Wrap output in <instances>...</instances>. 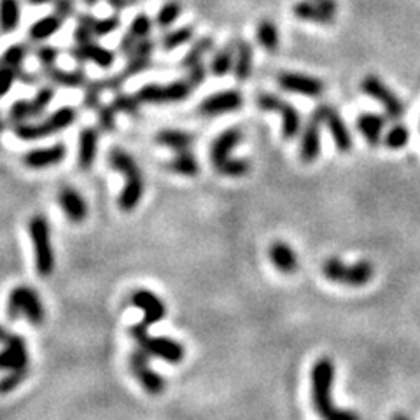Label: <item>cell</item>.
<instances>
[{
    "label": "cell",
    "mask_w": 420,
    "mask_h": 420,
    "mask_svg": "<svg viewBox=\"0 0 420 420\" xmlns=\"http://www.w3.org/2000/svg\"><path fill=\"white\" fill-rule=\"evenodd\" d=\"M312 403L322 420H361L356 412L336 408L331 398L335 382V365L329 358H321L312 366Z\"/></svg>",
    "instance_id": "1"
},
{
    "label": "cell",
    "mask_w": 420,
    "mask_h": 420,
    "mask_svg": "<svg viewBox=\"0 0 420 420\" xmlns=\"http://www.w3.org/2000/svg\"><path fill=\"white\" fill-rule=\"evenodd\" d=\"M109 163L118 172H121L125 175V186H123V191L118 200L119 209L123 212H132L140 203L142 196H144V177H142V172H140L135 159L119 148L111 149V152H109Z\"/></svg>",
    "instance_id": "2"
},
{
    "label": "cell",
    "mask_w": 420,
    "mask_h": 420,
    "mask_svg": "<svg viewBox=\"0 0 420 420\" xmlns=\"http://www.w3.org/2000/svg\"><path fill=\"white\" fill-rule=\"evenodd\" d=\"M242 139L240 128L225 130L218 139L212 142L210 148V161L219 173L226 177H242L249 172V163L245 159H233L229 158V152Z\"/></svg>",
    "instance_id": "3"
},
{
    "label": "cell",
    "mask_w": 420,
    "mask_h": 420,
    "mask_svg": "<svg viewBox=\"0 0 420 420\" xmlns=\"http://www.w3.org/2000/svg\"><path fill=\"white\" fill-rule=\"evenodd\" d=\"M6 312L11 321H18L23 317L35 328L44 324L46 319L44 303L39 298L37 291L30 286H18L9 292Z\"/></svg>",
    "instance_id": "4"
},
{
    "label": "cell",
    "mask_w": 420,
    "mask_h": 420,
    "mask_svg": "<svg viewBox=\"0 0 420 420\" xmlns=\"http://www.w3.org/2000/svg\"><path fill=\"white\" fill-rule=\"evenodd\" d=\"M130 336L135 340L139 349L148 352L149 356L170 362V365H179L184 359V347L177 340L168 338V336H151L148 333V326L142 322L130 328Z\"/></svg>",
    "instance_id": "5"
},
{
    "label": "cell",
    "mask_w": 420,
    "mask_h": 420,
    "mask_svg": "<svg viewBox=\"0 0 420 420\" xmlns=\"http://www.w3.org/2000/svg\"><path fill=\"white\" fill-rule=\"evenodd\" d=\"M28 233L33 245L35 270L41 277H49L55 272V252L51 245V229L46 216H33L28 221Z\"/></svg>",
    "instance_id": "6"
},
{
    "label": "cell",
    "mask_w": 420,
    "mask_h": 420,
    "mask_svg": "<svg viewBox=\"0 0 420 420\" xmlns=\"http://www.w3.org/2000/svg\"><path fill=\"white\" fill-rule=\"evenodd\" d=\"M322 273L328 280L335 284L350 286V288H361L373 279V265L369 261H358L354 265H345L336 258L326 259L322 265Z\"/></svg>",
    "instance_id": "7"
},
{
    "label": "cell",
    "mask_w": 420,
    "mask_h": 420,
    "mask_svg": "<svg viewBox=\"0 0 420 420\" xmlns=\"http://www.w3.org/2000/svg\"><path fill=\"white\" fill-rule=\"evenodd\" d=\"M78 119V111L74 107H62L53 112L46 121L32 125V123H18L15 126V135L21 140H37L49 137L53 133L63 132Z\"/></svg>",
    "instance_id": "8"
},
{
    "label": "cell",
    "mask_w": 420,
    "mask_h": 420,
    "mask_svg": "<svg viewBox=\"0 0 420 420\" xmlns=\"http://www.w3.org/2000/svg\"><path fill=\"white\" fill-rule=\"evenodd\" d=\"M0 371H15V369L30 368L28 345L25 338L0 326Z\"/></svg>",
    "instance_id": "9"
},
{
    "label": "cell",
    "mask_w": 420,
    "mask_h": 420,
    "mask_svg": "<svg viewBox=\"0 0 420 420\" xmlns=\"http://www.w3.org/2000/svg\"><path fill=\"white\" fill-rule=\"evenodd\" d=\"M258 105L263 111H272L280 114V118H282V137L284 139H295L298 135L299 128H301V118H299V112L292 107L291 103L275 95H270V93H263V95L258 96Z\"/></svg>",
    "instance_id": "10"
},
{
    "label": "cell",
    "mask_w": 420,
    "mask_h": 420,
    "mask_svg": "<svg viewBox=\"0 0 420 420\" xmlns=\"http://www.w3.org/2000/svg\"><path fill=\"white\" fill-rule=\"evenodd\" d=\"M130 369L148 394L159 396L165 391V380L149 366V354L142 349L133 350L130 354Z\"/></svg>",
    "instance_id": "11"
},
{
    "label": "cell",
    "mask_w": 420,
    "mask_h": 420,
    "mask_svg": "<svg viewBox=\"0 0 420 420\" xmlns=\"http://www.w3.org/2000/svg\"><path fill=\"white\" fill-rule=\"evenodd\" d=\"M310 118H313L315 121L321 123V125L322 123L328 125L329 133H331V137H333V142H335V146L338 151L347 152L352 149V135H350L349 128H347V125H345V121L342 119V116H340L335 109L329 107V105H326V103H322V105H319V107L312 112Z\"/></svg>",
    "instance_id": "12"
},
{
    "label": "cell",
    "mask_w": 420,
    "mask_h": 420,
    "mask_svg": "<svg viewBox=\"0 0 420 420\" xmlns=\"http://www.w3.org/2000/svg\"><path fill=\"white\" fill-rule=\"evenodd\" d=\"M361 89L369 95L371 98H375L376 102H380L387 112L389 118L392 119H401L405 114V105L401 103V100L391 91V89L385 86V82L382 79H378L376 76H368V78L362 79Z\"/></svg>",
    "instance_id": "13"
},
{
    "label": "cell",
    "mask_w": 420,
    "mask_h": 420,
    "mask_svg": "<svg viewBox=\"0 0 420 420\" xmlns=\"http://www.w3.org/2000/svg\"><path fill=\"white\" fill-rule=\"evenodd\" d=\"M130 303H132L135 308L144 312V321H142V324H146L148 328L158 324L166 315L165 303H163L161 298H158L155 292L149 291V289H137V291H133Z\"/></svg>",
    "instance_id": "14"
},
{
    "label": "cell",
    "mask_w": 420,
    "mask_h": 420,
    "mask_svg": "<svg viewBox=\"0 0 420 420\" xmlns=\"http://www.w3.org/2000/svg\"><path fill=\"white\" fill-rule=\"evenodd\" d=\"M243 98L235 89H226V91L214 93V95L207 96L200 103V112L203 116H219L228 114V112L236 111L242 107Z\"/></svg>",
    "instance_id": "15"
},
{
    "label": "cell",
    "mask_w": 420,
    "mask_h": 420,
    "mask_svg": "<svg viewBox=\"0 0 420 420\" xmlns=\"http://www.w3.org/2000/svg\"><path fill=\"white\" fill-rule=\"evenodd\" d=\"M279 86L286 91L299 93L306 96H319L324 91V85L319 79L310 76L295 74V72H282L279 76Z\"/></svg>",
    "instance_id": "16"
},
{
    "label": "cell",
    "mask_w": 420,
    "mask_h": 420,
    "mask_svg": "<svg viewBox=\"0 0 420 420\" xmlns=\"http://www.w3.org/2000/svg\"><path fill=\"white\" fill-rule=\"evenodd\" d=\"M58 202L69 221L82 222L88 218V203L78 189L70 188V186L62 188L58 193Z\"/></svg>",
    "instance_id": "17"
},
{
    "label": "cell",
    "mask_w": 420,
    "mask_h": 420,
    "mask_svg": "<svg viewBox=\"0 0 420 420\" xmlns=\"http://www.w3.org/2000/svg\"><path fill=\"white\" fill-rule=\"evenodd\" d=\"M67 156V148L63 144L51 146V148L44 149H32V151L25 152L23 156V163H25L28 168L33 170H42L48 168V166L58 165L65 159Z\"/></svg>",
    "instance_id": "18"
},
{
    "label": "cell",
    "mask_w": 420,
    "mask_h": 420,
    "mask_svg": "<svg viewBox=\"0 0 420 420\" xmlns=\"http://www.w3.org/2000/svg\"><path fill=\"white\" fill-rule=\"evenodd\" d=\"M72 56L78 62H93L98 67H103V69H109L116 60L114 53L91 41L86 42V44H78V48L72 49Z\"/></svg>",
    "instance_id": "19"
},
{
    "label": "cell",
    "mask_w": 420,
    "mask_h": 420,
    "mask_svg": "<svg viewBox=\"0 0 420 420\" xmlns=\"http://www.w3.org/2000/svg\"><path fill=\"white\" fill-rule=\"evenodd\" d=\"M319 130H321V123L310 118L305 133H303L301 149H299L301 159L305 163L315 161L319 158V155H321V132Z\"/></svg>",
    "instance_id": "20"
},
{
    "label": "cell",
    "mask_w": 420,
    "mask_h": 420,
    "mask_svg": "<svg viewBox=\"0 0 420 420\" xmlns=\"http://www.w3.org/2000/svg\"><path fill=\"white\" fill-rule=\"evenodd\" d=\"M270 259L280 273H292L298 268V256L286 242H273L270 247Z\"/></svg>",
    "instance_id": "21"
},
{
    "label": "cell",
    "mask_w": 420,
    "mask_h": 420,
    "mask_svg": "<svg viewBox=\"0 0 420 420\" xmlns=\"http://www.w3.org/2000/svg\"><path fill=\"white\" fill-rule=\"evenodd\" d=\"M385 128V118L380 114L365 112L358 118V130L368 140L369 146H378L382 139V132Z\"/></svg>",
    "instance_id": "22"
},
{
    "label": "cell",
    "mask_w": 420,
    "mask_h": 420,
    "mask_svg": "<svg viewBox=\"0 0 420 420\" xmlns=\"http://www.w3.org/2000/svg\"><path fill=\"white\" fill-rule=\"evenodd\" d=\"M98 148V133L95 128H85L79 133V166L82 170L91 168Z\"/></svg>",
    "instance_id": "23"
},
{
    "label": "cell",
    "mask_w": 420,
    "mask_h": 420,
    "mask_svg": "<svg viewBox=\"0 0 420 420\" xmlns=\"http://www.w3.org/2000/svg\"><path fill=\"white\" fill-rule=\"evenodd\" d=\"M252 46L245 41H236L235 49V65H233V72L238 81H245L251 76L252 70Z\"/></svg>",
    "instance_id": "24"
},
{
    "label": "cell",
    "mask_w": 420,
    "mask_h": 420,
    "mask_svg": "<svg viewBox=\"0 0 420 420\" xmlns=\"http://www.w3.org/2000/svg\"><path fill=\"white\" fill-rule=\"evenodd\" d=\"M292 11H295L296 18L305 19V21L322 23V25H329V23H333V19H335V16L319 8L313 0H301V2H298V4L292 8Z\"/></svg>",
    "instance_id": "25"
},
{
    "label": "cell",
    "mask_w": 420,
    "mask_h": 420,
    "mask_svg": "<svg viewBox=\"0 0 420 420\" xmlns=\"http://www.w3.org/2000/svg\"><path fill=\"white\" fill-rule=\"evenodd\" d=\"M156 142L175 152L189 151L193 146V135L186 132H179V130H163L156 137Z\"/></svg>",
    "instance_id": "26"
},
{
    "label": "cell",
    "mask_w": 420,
    "mask_h": 420,
    "mask_svg": "<svg viewBox=\"0 0 420 420\" xmlns=\"http://www.w3.org/2000/svg\"><path fill=\"white\" fill-rule=\"evenodd\" d=\"M235 49H236V41L229 42L226 48H222L221 51L216 53V56L210 62V70L212 74L222 78V76L229 74V70L235 65Z\"/></svg>",
    "instance_id": "27"
},
{
    "label": "cell",
    "mask_w": 420,
    "mask_h": 420,
    "mask_svg": "<svg viewBox=\"0 0 420 420\" xmlns=\"http://www.w3.org/2000/svg\"><path fill=\"white\" fill-rule=\"evenodd\" d=\"M19 2L18 0H0V30L4 33L15 32L19 25Z\"/></svg>",
    "instance_id": "28"
},
{
    "label": "cell",
    "mask_w": 420,
    "mask_h": 420,
    "mask_svg": "<svg viewBox=\"0 0 420 420\" xmlns=\"http://www.w3.org/2000/svg\"><path fill=\"white\" fill-rule=\"evenodd\" d=\"M166 168L173 173L184 175V177H195L196 173L200 172V165L195 156L191 155V151L177 152V155L173 156L172 161L166 165Z\"/></svg>",
    "instance_id": "29"
},
{
    "label": "cell",
    "mask_w": 420,
    "mask_h": 420,
    "mask_svg": "<svg viewBox=\"0 0 420 420\" xmlns=\"http://www.w3.org/2000/svg\"><path fill=\"white\" fill-rule=\"evenodd\" d=\"M63 19L58 15L46 16V18L39 19L30 26V39L33 41H46L51 35H55L60 28H62Z\"/></svg>",
    "instance_id": "30"
},
{
    "label": "cell",
    "mask_w": 420,
    "mask_h": 420,
    "mask_svg": "<svg viewBox=\"0 0 420 420\" xmlns=\"http://www.w3.org/2000/svg\"><path fill=\"white\" fill-rule=\"evenodd\" d=\"M46 76L56 85L65 86V88H79L86 85V76L82 72H67V70L55 69V67H46Z\"/></svg>",
    "instance_id": "31"
},
{
    "label": "cell",
    "mask_w": 420,
    "mask_h": 420,
    "mask_svg": "<svg viewBox=\"0 0 420 420\" xmlns=\"http://www.w3.org/2000/svg\"><path fill=\"white\" fill-rule=\"evenodd\" d=\"M212 49H214V39L212 37L198 39V41L191 46V49L186 53V56L182 58V62H181V67L182 69L188 70L189 67H193V65H196L198 62H202L203 56H205L207 53L212 51Z\"/></svg>",
    "instance_id": "32"
},
{
    "label": "cell",
    "mask_w": 420,
    "mask_h": 420,
    "mask_svg": "<svg viewBox=\"0 0 420 420\" xmlns=\"http://www.w3.org/2000/svg\"><path fill=\"white\" fill-rule=\"evenodd\" d=\"M137 100L140 103H168V93H166V86L158 85V82H151L146 85L137 91Z\"/></svg>",
    "instance_id": "33"
},
{
    "label": "cell",
    "mask_w": 420,
    "mask_h": 420,
    "mask_svg": "<svg viewBox=\"0 0 420 420\" xmlns=\"http://www.w3.org/2000/svg\"><path fill=\"white\" fill-rule=\"evenodd\" d=\"M193 35H195V30H193V26H182V28L177 30H172V32H168L163 37L161 41V48L165 49V51H172V49L179 48V46L186 44V42H189L193 39Z\"/></svg>",
    "instance_id": "34"
},
{
    "label": "cell",
    "mask_w": 420,
    "mask_h": 420,
    "mask_svg": "<svg viewBox=\"0 0 420 420\" xmlns=\"http://www.w3.org/2000/svg\"><path fill=\"white\" fill-rule=\"evenodd\" d=\"M258 41L261 44V48H265L266 51H275L277 46H279V32H277V26L272 21L265 19L258 25Z\"/></svg>",
    "instance_id": "35"
},
{
    "label": "cell",
    "mask_w": 420,
    "mask_h": 420,
    "mask_svg": "<svg viewBox=\"0 0 420 420\" xmlns=\"http://www.w3.org/2000/svg\"><path fill=\"white\" fill-rule=\"evenodd\" d=\"M410 140V130L403 125L392 126L387 132L385 139H383V144L387 146L389 149H403Z\"/></svg>",
    "instance_id": "36"
},
{
    "label": "cell",
    "mask_w": 420,
    "mask_h": 420,
    "mask_svg": "<svg viewBox=\"0 0 420 420\" xmlns=\"http://www.w3.org/2000/svg\"><path fill=\"white\" fill-rule=\"evenodd\" d=\"M30 368L15 369V371H8L4 378H0V394H9L15 389H18L28 376Z\"/></svg>",
    "instance_id": "37"
},
{
    "label": "cell",
    "mask_w": 420,
    "mask_h": 420,
    "mask_svg": "<svg viewBox=\"0 0 420 420\" xmlns=\"http://www.w3.org/2000/svg\"><path fill=\"white\" fill-rule=\"evenodd\" d=\"M53 96H55V91H53L51 88L39 89L37 95L30 100V111H32V118H37V116H41L42 112L48 109V105L51 103Z\"/></svg>",
    "instance_id": "38"
},
{
    "label": "cell",
    "mask_w": 420,
    "mask_h": 420,
    "mask_svg": "<svg viewBox=\"0 0 420 420\" xmlns=\"http://www.w3.org/2000/svg\"><path fill=\"white\" fill-rule=\"evenodd\" d=\"M96 18L91 15H81L78 21V28H76V41L78 44H86L91 41L93 37V26H95Z\"/></svg>",
    "instance_id": "39"
},
{
    "label": "cell",
    "mask_w": 420,
    "mask_h": 420,
    "mask_svg": "<svg viewBox=\"0 0 420 420\" xmlns=\"http://www.w3.org/2000/svg\"><path fill=\"white\" fill-rule=\"evenodd\" d=\"M181 15V4L172 0V2H166L161 9H159L158 16H156V23L159 26H170L175 19Z\"/></svg>",
    "instance_id": "40"
},
{
    "label": "cell",
    "mask_w": 420,
    "mask_h": 420,
    "mask_svg": "<svg viewBox=\"0 0 420 420\" xmlns=\"http://www.w3.org/2000/svg\"><path fill=\"white\" fill-rule=\"evenodd\" d=\"M142 103L137 100V96L132 95H118L112 102V107L116 109L118 112H125V114L135 116L139 112V107Z\"/></svg>",
    "instance_id": "41"
},
{
    "label": "cell",
    "mask_w": 420,
    "mask_h": 420,
    "mask_svg": "<svg viewBox=\"0 0 420 420\" xmlns=\"http://www.w3.org/2000/svg\"><path fill=\"white\" fill-rule=\"evenodd\" d=\"M152 28V21L146 12H140L133 18L132 25H130V32L135 35L137 39H146Z\"/></svg>",
    "instance_id": "42"
},
{
    "label": "cell",
    "mask_w": 420,
    "mask_h": 420,
    "mask_svg": "<svg viewBox=\"0 0 420 420\" xmlns=\"http://www.w3.org/2000/svg\"><path fill=\"white\" fill-rule=\"evenodd\" d=\"M128 65L125 67V72H123V78L128 79L132 78V76L140 74V72H144L146 69H148L149 65H151V60H149V56H140V55H133L132 58H128Z\"/></svg>",
    "instance_id": "43"
},
{
    "label": "cell",
    "mask_w": 420,
    "mask_h": 420,
    "mask_svg": "<svg viewBox=\"0 0 420 420\" xmlns=\"http://www.w3.org/2000/svg\"><path fill=\"white\" fill-rule=\"evenodd\" d=\"M16 78H18V69L8 65H0V98L8 95L9 89L15 85Z\"/></svg>",
    "instance_id": "44"
},
{
    "label": "cell",
    "mask_w": 420,
    "mask_h": 420,
    "mask_svg": "<svg viewBox=\"0 0 420 420\" xmlns=\"http://www.w3.org/2000/svg\"><path fill=\"white\" fill-rule=\"evenodd\" d=\"M121 21H119L118 16H109V18L96 19L95 26H93V35L96 37H105L109 33H112L114 30L119 28Z\"/></svg>",
    "instance_id": "45"
},
{
    "label": "cell",
    "mask_w": 420,
    "mask_h": 420,
    "mask_svg": "<svg viewBox=\"0 0 420 420\" xmlns=\"http://www.w3.org/2000/svg\"><path fill=\"white\" fill-rule=\"evenodd\" d=\"M25 56L26 51L23 46H11V48L2 55V58H0V65H8V67H15V69H19V65L23 63Z\"/></svg>",
    "instance_id": "46"
},
{
    "label": "cell",
    "mask_w": 420,
    "mask_h": 420,
    "mask_svg": "<svg viewBox=\"0 0 420 420\" xmlns=\"http://www.w3.org/2000/svg\"><path fill=\"white\" fill-rule=\"evenodd\" d=\"M9 118L11 121L25 123L26 119H32V111H30V102L28 100H18L11 105V112H9Z\"/></svg>",
    "instance_id": "47"
},
{
    "label": "cell",
    "mask_w": 420,
    "mask_h": 420,
    "mask_svg": "<svg viewBox=\"0 0 420 420\" xmlns=\"http://www.w3.org/2000/svg\"><path fill=\"white\" fill-rule=\"evenodd\" d=\"M116 112L118 111H116L112 105H102V107H98V121H100V126H102L105 132H111V130H114Z\"/></svg>",
    "instance_id": "48"
},
{
    "label": "cell",
    "mask_w": 420,
    "mask_h": 420,
    "mask_svg": "<svg viewBox=\"0 0 420 420\" xmlns=\"http://www.w3.org/2000/svg\"><path fill=\"white\" fill-rule=\"evenodd\" d=\"M207 78V65L203 62H198L196 65L189 67L188 69V82L191 85V88H198Z\"/></svg>",
    "instance_id": "49"
},
{
    "label": "cell",
    "mask_w": 420,
    "mask_h": 420,
    "mask_svg": "<svg viewBox=\"0 0 420 420\" xmlns=\"http://www.w3.org/2000/svg\"><path fill=\"white\" fill-rule=\"evenodd\" d=\"M137 44H139V39H137L132 32H128L123 35L121 42H119V51L125 56H128V58H132L137 49Z\"/></svg>",
    "instance_id": "50"
},
{
    "label": "cell",
    "mask_w": 420,
    "mask_h": 420,
    "mask_svg": "<svg viewBox=\"0 0 420 420\" xmlns=\"http://www.w3.org/2000/svg\"><path fill=\"white\" fill-rule=\"evenodd\" d=\"M55 11L62 19L69 18L70 15H74L76 2L74 0H55Z\"/></svg>",
    "instance_id": "51"
},
{
    "label": "cell",
    "mask_w": 420,
    "mask_h": 420,
    "mask_svg": "<svg viewBox=\"0 0 420 420\" xmlns=\"http://www.w3.org/2000/svg\"><path fill=\"white\" fill-rule=\"evenodd\" d=\"M37 58L44 67H53V63H55L56 58H58V49L44 46V48H41L37 51Z\"/></svg>",
    "instance_id": "52"
},
{
    "label": "cell",
    "mask_w": 420,
    "mask_h": 420,
    "mask_svg": "<svg viewBox=\"0 0 420 420\" xmlns=\"http://www.w3.org/2000/svg\"><path fill=\"white\" fill-rule=\"evenodd\" d=\"M152 49H155V42L149 41V39H139V44H137V49L133 55H140V56H151Z\"/></svg>",
    "instance_id": "53"
},
{
    "label": "cell",
    "mask_w": 420,
    "mask_h": 420,
    "mask_svg": "<svg viewBox=\"0 0 420 420\" xmlns=\"http://www.w3.org/2000/svg\"><path fill=\"white\" fill-rule=\"evenodd\" d=\"M315 4L319 6L321 9H324L326 12L335 16V12L338 11V4H336V0H313Z\"/></svg>",
    "instance_id": "54"
},
{
    "label": "cell",
    "mask_w": 420,
    "mask_h": 420,
    "mask_svg": "<svg viewBox=\"0 0 420 420\" xmlns=\"http://www.w3.org/2000/svg\"><path fill=\"white\" fill-rule=\"evenodd\" d=\"M109 4L114 9H125L130 6V0H109Z\"/></svg>",
    "instance_id": "55"
},
{
    "label": "cell",
    "mask_w": 420,
    "mask_h": 420,
    "mask_svg": "<svg viewBox=\"0 0 420 420\" xmlns=\"http://www.w3.org/2000/svg\"><path fill=\"white\" fill-rule=\"evenodd\" d=\"M30 4H49V2H53V0H28Z\"/></svg>",
    "instance_id": "56"
},
{
    "label": "cell",
    "mask_w": 420,
    "mask_h": 420,
    "mask_svg": "<svg viewBox=\"0 0 420 420\" xmlns=\"http://www.w3.org/2000/svg\"><path fill=\"white\" fill-rule=\"evenodd\" d=\"M392 420H410V419H408V417L401 415V413H396V415L392 417Z\"/></svg>",
    "instance_id": "57"
},
{
    "label": "cell",
    "mask_w": 420,
    "mask_h": 420,
    "mask_svg": "<svg viewBox=\"0 0 420 420\" xmlns=\"http://www.w3.org/2000/svg\"><path fill=\"white\" fill-rule=\"evenodd\" d=\"M86 4L88 6H95V4H98V0H85Z\"/></svg>",
    "instance_id": "58"
},
{
    "label": "cell",
    "mask_w": 420,
    "mask_h": 420,
    "mask_svg": "<svg viewBox=\"0 0 420 420\" xmlns=\"http://www.w3.org/2000/svg\"><path fill=\"white\" fill-rule=\"evenodd\" d=\"M4 132V121H2V119H0V133Z\"/></svg>",
    "instance_id": "59"
},
{
    "label": "cell",
    "mask_w": 420,
    "mask_h": 420,
    "mask_svg": "<svg viewBox=\"0 0 420 420\" xmlns=\"http://www.w3.org/2000/svg\"><path fill=\"white\" fill-rule=\"evenodd\" d=\"M135 2H137V0H130V6H132V4H135Z\"/></svg>",
    "instance_id": "60"
}]
</instances>
